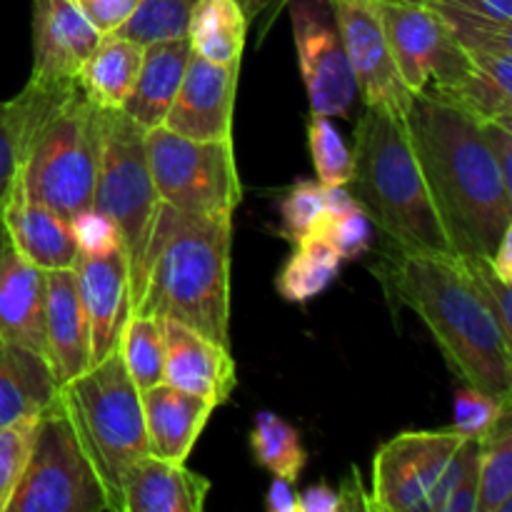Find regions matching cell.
I'll return each mask as SVG.
<instances>
[{
  "mask_svg": "<svg viewBox=\"0 0 512 512\" xmlns=\"http://www.w3.org/2000/svg\"><path fill=\"white\" fill-rule=\"evenodd\" d=\"M58 400L103 483L110 510L123 512L125 470L148 455V433L140 390L118 350L60 385Z\"/></svg>",
  "mask_w": 512,
  "mask_h": 512,
  "instance_id": "8992f818",
  "label": "cell"
},
{
  "mask_svg": "<svg viewBox=\"0 0 512 512\" xmlns=\"http://www.w3.org/2000/svg\"><path fill=\"white\" fill-rule=\"evenodd\" d=\"M378 13L400 78L413 93H445L465 78L468 53L433 10L383 0Z\"/></svg>",
  "mask_w": 512,
  "mask_h": 512,
  "instance_id": "30bf717a",
  "label": "cell"
},
{
  "mask_svg": "<svg viewBox=\"0 0 512 512\" xmlns=\"http://www.w3.org/2000/svg\"><path fill=\"white\" fill-rule=\"evenodd\" d=\"M490 265H493L495 273L512 285V225L503 233V238L495 245L493 255H490Z\"/></svg>",
  "mask_w": 512,
  "mask_h": 512,
  "instance_id": "bcb514c9",
  "label": "cell"
},
{
  "mask_svg": "<svg viewBox=\"0 0 512 512\" xmlns=\"http://www.w3.org/2000/svg\"><path fill=\"white\" fill-rule=\"evenodd\" d=\"M143 63V45L123 35H103L78 70V85L93 105L120 110Z\"/></svg>",
  "mask_w": 512,
  "mask_h": 512,
  "instance_id": "484cf974",
  "label": "cell"
},
{
  "mask_svg": "<svg viewBox=\"0 0 512 512\" xmlns=\"http://www.w3.org/2000/svg\"><path fill=\"white\" fill-rule=\"evenodd\" d=\"M463 50L512 35V0H428Z\"/></svg>",
  "mask_w": 512,
  "mask_h": 512,
  "instance_id": "f1b7e54d",
  "label": "cell"
},
{
  "mask_svg": "<svg viewBox=\"0 0 512 512\" xmlns=\"http://www.w3.org/2000/svg\"><path fill=\"white\" fill-rule=\"evenodd\" d=\"M163 328V383L185 393L200 395L213 408L228 403L238 388V365L228 345L210 340L208 335L160 318Z\"/></svg>",
  "mask_w": 512,
  "mask_h": 512,
  "instance_id": "9a60e30c",
  "label": "cell"
},
{
  "mask_svg": "<svg viewBox=\"0 0 512 512\" xmlns=\"http://www.w3.org/2000/svg\"><path fill=\"white\" fill-rule=\"evenodd\" d=\"M475 512H512V418L505 413L480 440Z\"/></svg>",
  "mask_w": 512,
  "mask_h": 512,
  "instance_id": "f546056e",
  "label": "cell"
},
{
  "mask_svg": "<svg viewBox=\"0 0 512 512\" xmlns=\"http://www.w3.org/2000/svg\"><path fill=\"white\" fill-rule=\"evenodd\" d=\"M463 435L450 430H410L390 438L373 458L370 510L430 512L440 475L448 468Z\"/></svg>",
  "mask_w": 512,
  "mask_h": 512,
  "instance_id": "8fae6325",
  "label": "cell"
},
{
  "mask_svg": "<svg viewBox=\"0 0 512 512\" xmlns=\"http://www.w3.org/2000/svg\"><path fill=\"white\" fill-rule=\"evenodd\" d=\"M290 23L310 113L345 118L358 98V85L333 5L330 0H290Z\"/></svg>",
  "mask_w": 512,
  "mask_h": 512,
  "instance_id": "7c38bea8",
  "label": "cell"
},
{
  "mask_svg": "<svg viewBox=\"0 0 512 512\" xmlns=\"http://www.w3.org/2000/svg\"><path fill=\"white\" fill-rule=\"evenodd\" d=\"M70 230H73L75 245L85 255H105L115 248H123V240H120L113 220L95 210L93 205L70 218Z\"/></svg>",
  "mask_w": 512,
  "mask_h": 512,
  "instance_id": "ab89813d",
  "label": "cell"
},
{
  "mask_svg": "<svg viewBox=\"0 0 512 512\" xmlns=\"http://www.w3.org/2000/svg\"><path fill=\"white\" fill-rule=\"evenodd\" d=\"M20 143L18 180L25 193L65 220L93 205L105 110L78 78H33L8 100Z\"/></svg>",
  "mask_w": 512,
  "mask_h": 512,
  "instance_id": "3957f363",
  "label": "cell"
},
{
  "mask_svg": "<svg viewBox=\"0 0 512 512\" xmlns=\"http://www.w3.org/2000/svg\"><path fill=\"white\" fill-rule=\"evenodd\" d=\"M0 335L45 355V270L20 255L0 218Z\"/></svg>",
  "mask_w": 512,
  "mask_h": 512,
  "instance_id": "ac0fdd59",
  "label": "cell"
},
{
  "mask_svg": "<svg viewBox=\"0 0 512 512\" xmlns=\"http://www.w3.org/2000/svg\"><path fill=\"white\" fill-rule=\"evenodd\" d=\"M5 512H113L60 400L38 415L28 465Z\"/></svg>",
  "mask_w": 512,
  "mask_h": 512,
  "instance_id": "ba28073f",
  "label": "cell"
},
{
  "mask_svg": "<svg viewBox=\"0 0 512 512\" xmlns=\"http://www.w3.org/2000/svg\"><path fill=\"white\" fill-rule=\"evenodd\" d=\"M190 55H193V48L185 35L143 45V63H140L138 78L120 110L143 130L163 125L165 113H168L185 68H188Z\"/></svg>",
  "mask_w": 512,
  "mask_h": 512,
  "instance_id": "cb8c5ba5",
  "label": "cell"
},
{
  "mask_svg": "<svg viewBox=\"0 0 512 512\" xmlns=\"http://www.w3.org/2000/svg\"><path fill=\"white\" fill-rule=\"evenodd\" d=\"M0 218L20 255L38 265L40 270L73 268L78 260L80 250L75 245L70 220L30 198L18 178L5 200Z\"/></svg>",
  "mask_w": 512,
  "mask_h": 512,
  "instance_id": "ffe728a7",
  "label": "cell"
},
{
  "mask_svg": "<svg viewBox=\"0 0 512 512\" xmlns=\"http://www.w3.org/2000/svg\"><path fill=\"white\" fill-rule=\"evenodd\" d=\"M298 512H343V498L338 488L318 483L298 493Z\"/></svg>",
  "mask_w": 512,
  "mask_h": 512,
  "instance_id": "ee69618b",
  "label": "cell"
},
{
  "mask_svg": "<svg viewBox=\"0 0 512 512\" xmlns=\"http://www.w3.org/2000/svg\"><path fill=\"white\" fill-rule=\"evenodd\" d=\"M373 233V220L368 218L363 205L355 200L348 208L325 210L323 220H320L313 235H320L343 260H353L368 253L370 243H373Z\"/></svg>",
  "mask_w": 512,
  "mask_h": 512,
  "instance_id": "e575fe53",
  "label": "cell"
},
{
  "mask_svg": "<svg viewBox=\"0 0 512 512\" xmlns=\"http://www.w3.org/2000/svg\"><path fill=\"white\" fill-rule=\"evenodd\" d=\"M505 413H510V400L463 383V388H458V393H455L453 430L463 438L483 440Z\"/></svg>",
  "mask_w": 512,
  "mask_h": 512,
  "instance_id": "74e56055",
  "label": "cell"
},
{
  "mask_svg": "<svg viewBox=\"0 0 512 512\" xmlns=\"http://www.w3.org/2000/svg\"><path fill=\"white\" fill-rule=\"evenodd\" d=\"M78 283L80 305L90 333V358L93 365L118 350L120 333L128 323L130 313V283L128 260L123 248L105 255L80 253L73 265Z\"/></svg>",
  "mask_w": 512,
  "mask_h": 512,
  "instance_id": "2e32d148",
  "label": "cell"
},
{
  "mask_svg": "<svg viewBox=\"0 0 512 512\" xmlns=\"http://www.w3.org/2000/svg\"><path fill=\"white\" fill-rule=\"evenodd\" d=\"M480 125H483V135L488 140L495 163H498L500 175L512 188V125L500 123V120H485Z\"/></svg>",
  "mask_w": 512,
  "mask_h": 512,
  "instance_id": "7bdbcfd3",
  "label": "cell"
},
{
  "mask_svg": "<svg viewBox=\"0 0 512 512\" xmlns=\"http://www.w3.org/2000/svg\"><path fill=\"white\" fill-rule=\"evenodd\" d=\"M370 3H383V0H370Z\"/></svg>",
  "mask_w": 512,
  "mask_h": 512,
  "instance_id": "681fc988",
  "label": "cell"
},
{
  "mask_svg": "<svg viewBox=\"0 0 512 512\" xmlns=\"http://www.w3.org/2000/svg\"><path fill=\"white\" fill-rule=\"evenodd\" d=\"M140 400H143L145 433H148V453L155 458L185 463L213 415V405L200 395L185 393L168 383L143 390Z\"/></svg>",
  "mask_w": 512,
  "mask_h": 512,
  "instance_id": "7402d4cb",
  "label": "cell"
},
{
  "mask_svg": "<svg viewBox=\"0 0 512 512\" xmlns=\"http://www.w3.org/2000/svg\"><path fill=\"white\" fill-rule=\"evenodd\" d=\"M323 215V185L318 180H295L280 200V235L293 245L300 243L315 233Z\"/></svg>",
  "mask_w": 512,
  "mask_h": 512,
  "instance_id": "8d00e7d4",
  "label": "cell"
},
{
  "mask_svg": "<svg viewBox=\"0 0 512 512\" xmlns=\"http://www.w3.org/2000/svg\"><path fill=\"white\" fill-rule=\"evenodd\" d=\"M330 5L338 18L345 53H348L358 95L365 100V108H380L405 120L415 93L400 78L383 23H380L378 3L330 0Z\"/></svg>",
  "mask_w": 512,
  "mask_h": 512,
  "instance_id": "4fadbf2b",
  "label": "cell"
},
{
  "mask_svg": "<svg viewBox=\"0 0 512 512\" xmlns=\"http://www.w3.org/2000/svg\"><path fill=\"white\" fill-rule=\"evenodd\" d=\"M58 400V383L45 355L0 335V428L43 413Z\"/></svg>",
  "mask_w": 512,
  "mask_h": 512,
  "instance_id": "d4e9b609",
  "label": "cell"
},
{
  "mask_svg": "<svg viewBox=\"0 0 512 512\" xmlns=\"http://www.w3.org/2000/svg\"><path fill=\"white\" fill-rule=\"evenodd\" d=\"M390 3H403V5H428V0H390Z\"/></svg>",
  "mask_w": 512,
  "mask_h": 512,
  "instance_id": "c3c4849f",
  "label": "cell"
},
{
  "mask_svg": "<svg viewBox=\"0 0 512 512\" xmlns=\"http://www.w3.org/2000/svg\"><path fill=\"white\" fill-rule=\"evenodd\" d=\"M275 3H283V0H238V5H240V8H243L245 18H248V20H253V18H258V15H263L265 10L273 8Z\"/></svg>",
  "mask_w": 512,
  "mask_h": 512,
  "instance_id": "7dc6e473",
  "label": "cell"
},
{
  "mask_svg": "<svg viewBox=\"0 0 512 512\" xmlns=\"http://www.w3.org/2000/svg\"><path fill=\"white\" fill-rule=\"evenodd\" d=\"M265 508L270 512H298V490L295 483L285 478H275L265 493Z\"/></svg>",
  "mask_w": 512,
  "mask_h": 512,
  "instance_id": "f6af8a7d",
  "label": "cell"
},
{
  "mask_svg": "<svg viewBox=\"0 0 512 512\" xmlns=\"http://www.w3.org/2000/svg\"><path fill=\"white\" fill-rule=\"evenodd\" d=\"M238 70L240 63H213L195 53L190 55L163 128L190 140L233 138Z\"/></svg>",
  "mask_w": 512,
  "mask_h": 512,
  "instance_id": "5bb4252c",
  "label": "cell"
},
{
  "mask_svg": "<svg viewBox=\"0 0 512 512\" xmlns=\"http://www.w3.org/2000/svg\"><path fill=\"white\" fill-rule=\"evenodd\" d=\"M340 265L343 258L320 235H308L293 245V253L275 278V290L288 303H308L335 283Z\"/></svg>",
  "mask_w": 512,
  "mask_h": 512,
  "instance_id": "83f0119b",
  "label": "cell"
},
{
  "mask_svg": "<svg viewBox=\"0 0 512 512\" xmlns=\"http://www.w3.org/2000/svg\"><path fill=\"white\" fill-rule=\"evenodd\" d=\"M233 218L160 203L148 248V283L133 313L178 320L230 348Z\"/></svg>",
  "mask_w": 512,
  "mask_h": 512,
  "instance_id": "277c9868",
  "label": "cell"
},
{
  "mask_svg": "<svg viewBox=\"0 0 512 512\" xmlns=\"http://www.w3.org/2000/svg\"><path fill=\"white\" fill-rule=\"evenodd\" d=\"M405 125L453 253L490 258L512 225V188L480 120L438 95L415 93Z\"/></svg>",
  "mask_w": 512,
  "mask_h": 512,
  "instance_id": "6da1fadb",
  "label": "cell"
},
{
  "mask_svg": "<svg viewBox=\"0 0 512 512\" xmlns=\"http://www.w3.org/2000/svg\"><path fill=\"white\" fill-rule=\"evenodd\" d=\"M45 358L58 388L93 365L73 268L45 270Z\"/></svg>",
  "mask_w": 512,
  "mask_h": 512,
  "instance_id": "d6986e66",
  "label": "cell"
},
{
  "mask_svg": "<svg viewBox=\"0 0 512 512\" xmlns=\"http://www.w3.org/2000/svg\"><path fill=\"white\" fill-rule=\"evenodd\" d=\"M145 155L160 203L233 218L243 198L233 138L190 140L158 125L145 130Z\"/></svg>",
  "mask_w": 512,
  "mask_h": 512,
  "instance_id": "9c48e42d",
  "label": "cell"
},
{
  "mask_svg": "<svg viewBox=\"0 0 512 512\" xmlns=\"http://www.w3.org/2000/svg\"><path fill=\"white\" fill-rule=\"evenodd\" d=\"M103 35L73 0H33V78H78Z\"/></svg>",
  "mask_w": 512,
  "mask_h": 512,
  "instance_id": "e0dca14e",
  "label": "cell"
},
{
  "mask_svg": "<svg viewBox=\"0 0 512 512\" xmlns=\"http://www.w3.org/2000/svg\"><path fill=\"white\" fill-rule=\"evenodd\" d=\"M460 263H463L465 275H468L475 293H478L480 300L488 305L490 313H493L495 320L500 323V328L505 330V335L512 338V285L505 283V280L495 273L488 258L468 255V258H460Z\"/></svg>",
  "mask_w": 512,
  "mask_h": 512,
  "instance_id": "f35d334b",
  "label": "cell"
},
{
  "mask_svg": "<svg viewBox=\"0 0 512 512\" xmlns=\"http://www.w3.org/2000/svg\"><path fill=\"white\" fill-rule=\"evenodd\" d=\"M73 3L100 35H110L128 23L140 0H73Z\"/></svg>",
  "mask_w": 512,
  "mask_h": 512,
  "instance_id": "b9f144b4",
  "label": "cell"
},
{
  "mask_svg": "<svg viewBox=\"0 0 512 512\" xmlns=\"http://www.w3.org/2000/svg\"><path fill=\"white\" fill-rule=\"evenodd\" d=\"M193 5L195 0H140L128 23L115 30V35H123L140 45L183 38Z\"/></svg>",
  "mask_w": 512,
  "mask_h": 512,
  "instance_id": "d6a6232c",
  "label": "cell"
},
{
  "mask_svg": "<svg viewBox=\"0 0 512 512\" xmlns=\"http://www.w3.org/2000/svg\"><path fill=\"white\" fill-rule=\"evenodd\" d=\"M93 208L113 220L123 240L135 310L148 283V248L160 198L145 155V130L123 110H105Z\"/></svg>",
  "mask_w": 512,
  "mask_h": 512,
  "instance_id": "52a82bcc",
  "label": "cell"
},
{
  "mask_svg": "<svg viewBox=\"0 0 512 512\" xmlns=\"http://www.w3.org/2000/svg\"><path fill=\"white\" fill-rule=\"evenodd\" d=\"M470 68L455 88L433 93L475 120L512 125V35L465 50Z\"/></svg>",
  "mask_w": 512,
  "mask_h": 512,
  "instance_id": "603a6c76",
  "label": "cell"
},
{
  "mask_svg": "<svg viewBox=\"0 0 512 512\" xmlns=\"http://www.w3.org/2000/svg\"><path fill=\"white\" fill-rule=\"evenodd\" d=\"M210 480L185 463L143 455L123 478V512H200Z\"/></svg>",
  "mask_w": 512,
  "mask_h": 512,
  "instance_id": "44dd1931",
  "label": "cell"
},
{
  "mask_svg": "<svg viewBox=\"0 0 512 512\" xmlns=\"http://www.w3.org/2000/svg\"><path fill=\"white\" fill-rule=\"evenodd\" d=\"M248 23L238 0H195L185 38L200 58L213 63H240Z\"/></svg>",
  "mask_w": 512,
  "mask_h": 512,
  "instance_id": "4316f807",
  "label": "cell"
},
{
  "mask_svg": "<svg viewBox=\"0 0 512 512\" xmlns=\"http://www.w3.org/2000/svg\"><path fill=\"white\" fill-rule=\"evenodd\" d=\"M250 448H253L255 460L263 465L265 470L275 475V478H285L290 483L300 478L305 463H308V453L303 448L300 433L275 413H258L250 433Z\"/></svg>",
  "mask_w": 512,
  "mask_h": 512,
  "instance_id": "4dcf8cb0",
  "label": "cell"
},
{
  "mask_svg": "<svg viewBox=\"0 0 512 512\" xmlns=\"http://www.w3.org/2000/svg\"><path fill=\"white\" fill-rule=\"evenodd\" d=\"M20 168V143H18V128H15L13 110L10 103H0V213L8 200L10 190H13L15 178H18Z\"/></svg>",
  "mask_w": 512,
  "mask_h": 512,
  "instance_id": "60d3db41",
  "label": "cell"
},
{
  "mask_svg": "<svg viewBox=\"0 0 512 512\" xmlns=\"http://www.w3.org/2000/svg\"><path fill=\"white\" fill-rule=\"evenodd\" d=\"M353 195L400 253L455 255L403 118L365 108L355 125Z\"/></svg>",
  "mask_w": 512,
  "mask_h": 512,
  "instance_id": "5b68a950",
  "label": "cell"
},
{
  "mask_svg": "<svg viewBox=\"0 0 512 512\" xmlns=\"http://www.w3.org/2000/svg\"><path fill=\"white\" fill-rule=\"evenodd\" d=\"M40 415V413H38ZM38 415H25L0 428V512L8 508L33 450Z\"/></svg>",
  "mask_w": 512,
  "mask_h": 512,
  "instance_id": "d590c367",
  "label": "cell"
},
{
  "mask_svg": "<svg viewBox=\"0 0 512 512\" xmlns=\"http://www.w3.org/2000/svg\"><path fill=\"white\" fill-rule=\"evenodd\" d=\"M378 278L395 303L413 310L463 383L512 398V338L465 275L458 255H385Z\"/></svg>",
  "mask_w": 512,
  "mask_h": 512,
  "instance_id": "7a4b0ae2",
  "label": "cell"
},
{
  "mask_svg": "<svg viewBox=\"0 0 512 512\" xmlns=\"http://www.w3.org/2000/svg\"><path fill=\"white\" fill-rule=\"evenodd\" d=\"M118 353L140 393L163 383V328H160V318L130 313L128 323L120 333Z\"/></svg>",
  "mask_w": 512,
  "mask_h": 512,
  "instance_id": "1f68e13d",
  "label": "cell"
},
{
  "mask_svg": "<svg viewBox=\"0 0 512 512\" xmlns=\"http://www.w3.org/2000/svg\"><path fill=\"white\" fill-rule=\"evenodd\" d=\"M308 148L320 185H348L353 178V153L328 115L310 113Z\"/></svg>",
  "mask_w": 512,
  "mask_h": 512,
  "instance_id": "836d02e7",
  "label": "cell"
}]
</instances>
